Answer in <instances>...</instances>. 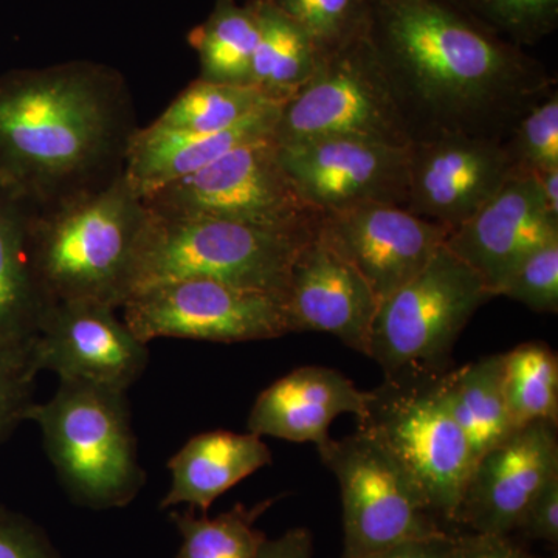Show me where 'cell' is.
<instances>
[{"label":"cell","instance_id":"6da1fadb","mask_svg":"<svg viewBox=\"0 0 558 558\" xmlns=\"http://www.w3.org/2000/svg\"><path fill=\"white\" fill-rule=\"evenodd\" d=\"M363 38L411 145L449 135L502 143L557 90L542 62L449 0H369Z\"/></svg>","mask_w":558,"mask_h":558},{"label":"cell","instance_id":"7a4b0ae2","mask_svg":"<svg viewBox=\"0 0 558 558\" xmlns=\"http://www.w3.org/2000/svg\"><path fill=\"white\" fill-rule=\"evenodd\" d=\"M116 73L89 62L17 73L0 83V172L53 201L100 167L120 142Z\"/></svg>","mask_w":558,"mask_h":558},{"label":"cell","instance_id":"3957f363","mask_svg":"<svg viewBox=\"0 0 558 558\" xmlns=\"http://www.w3.org/2000/svg\"><path fill=\"white\" fill-rule=\"evenodd\" d=\"M149 211L123 174L100 190L61 197L31 220L36 278L49 301H89L119 310L134 292Z\"/></svg>","mask_w":558,"mask_h":558},{"label":"cell","instance_id":"277c9868","mask_svg":"<svg viewBox=\"0 0 558 558\" xmlns=\"http://www.w3.org/2000/svg\"><path fill=\"white\" fill-rule=\"evenodd\" d=\"M126 392L60 380L57 392L33 402L25 416L39 428L62 487L83 508H124L145 486Z\"/></svg>","mask_w":558,"mask_h":558},{"label":"cell","instance_id":"5b68a950","mask_svg":"<svg viewBox=\"0 0 558 558\" xmlns=\"http://www.w3.org/2000/svg\"><path fill=\"white\" fill-rule=\"evenodd\" d=\"M444 373L403 369L385 376L366 396L359 429L398 462L436 519L454 524L475 461L444 398Z\"/></svg>","mask_w":558,"mask_h":558},{"label":"cell","instance_id":"8992f818","mask_svg":"<svg viewBox=\"0 0 558 558\" xmlns=\"http://www.w3.org/2000/svg\"><path fill=\"white\" fill-rule=\"evenodd\" d=\"M315 231L292 233L234 220L172 218L149 211L132 295L161 282L209 279L284 301L296 252Z\"/></svg>","mask_w":558,"mask_h":558},{"label":"cell","instance_id":"52a82bcc","mask_svg":"<svg viewBox=\"0 0 558 558\" xmlns=\"http://www.w3.org/2000/svg\"><path fill=\"white\" fill-rule=\"evenodd\" d=\"M492 299L483 278L442 245L416 277L380 301L366 357L385 376L447 371L462 330Z\"/></svg>","mask_w":558,"mask_h":558},{"label":"cell","instance_id":"ba28073f","mask_svg":"<svg viewBox=\"0 0 558 558\" xmlns=\"http://www.w3.org/2000/svg\"><path fill=\"white\" fill-rule=\"evenodd\" d=\"M142 202L160 216L234 220L292 233H312L322 218L282 168L274 135L238 146Z\"/></svg>","mask_w":558,"mask_h":558},{"label":"cell","instance_id":"9c48e42d","mask_svg":"<svg viewBox=\"0 0 558 558\" xmlns=\"http://www.w3.org/2000/svg\"><path fill=\"white\" fill-rule=\"evenodd\" d=\"M349 137L409 148L411 138L365 38L319 62L317 72L279 109L278 145Z\"/></svg>","mask_w":558,"mask_h":558},{"label":"cell","instance_id":"30bf717a","mask_svg":"<svg viewBox=\"0 0 558 558\" xmlns=\"http://www.w3.org/2000/svg\"><path fill=\"white\" fill-rule=\"evenodd\" d=\"M339 481L343 506V558H362L396 543L432 537L446 529L413 481L379 444L357 432L317 449Z\"/></svg>","mask_w":558,"mask_h":558},{"label":"cell","instance_id":"8fae6325","mask_svg":"<svg viewBox=\"0 0 558 558\" xmlns=\"http://www.w3.org/2000/svg\"><path fill=\"white\" fill-rule=\"evenodd\" d=\"M143 343L157 339L244 343L290 333L284 301L209 279H178L138 290L121 306Z\"/></svg>","mask_w":558,"mask_h":558},{"label":"cell","instance_id":"7c38bea8","mask_svg":"<svg viewBox=\"0 0 558 558\" xmlns=\"http://www.w3.org/2000/svg\"><path fill=\"white\" fill-rule=\"evenodd\" d=\"M278 153L301 199L319 215L373 202L405 205L410 146L328 137L278 145Z\"/></svg>","mask_w":558,"mask_h":558},{"label":"cell","instance_id":"4fadbf2b","mask_svg":"<svg viewBox=\"0 0 558 558\" xmlns=\"http://www.w3.org/2000/svg\"><path fill=\"white\" fill-rule=\"evenodd\" d=\"M451 229L395 204H362L325 213L318 233L365 278L379 301L424 269Z\"/></svg>","mask_w":558,"mask_h":558},{"label":"cell","instance_id":"5bb4252c","mask_svg":"<svg viewBox=\"0 0 558 558\" xmlns=\"http://www.w3.org/2000/svg\"><path fill=\"white\" fill-rule=\"evenodd\" d=\"M40 373L128 391L145 373L148 344L135 337L116 310L89 301L51 304L35 337Z\"/></svg>","mask_w":558,"mask_h":558},{"label":"cell","instance_id":"9a60e30c","mask_svg":"<svg viewBox=\"0 0 558 558\" xmlns=\"http://www.w3.org/2000/svg\"><path fill=\"white\" fill-rule=\"evenodd\" d=\"M513 178L501 143L449 135L413 143L403 208L440 226H461Z\"/></svg>","mask_w":558,"mask_h":558},{"label":"cell","instance_id":"2e32d148","mask_svg":"<svg viewBox=\"0 0 558 558\" xmlns=\"http://www.w3.org/2000/svg\"><path fill=\"white\" fill-rule=\"evenodd\" d=\"M558 475L557 425L517 428L475 462L454 524L476 534L510 535L531 499Z\"/></svg>","mask_w":558,"mask_h":558},{"label":"cell","instance_id":"e0dca14e","mask_svg":"<svg viewBox=\"0 0 558 558\" xmlns=\"http://www.w3.org/2000/svg\"><path fill=\"white\" fill-rule=\"evenodd\" d=\"M379 304L365 278L318 229L301 245L284 296L290 333L326 332L366 355Z\"/></svg>","mask_w":558,"mask_h":558},{"label":"cell","instance_id":"ac0fdd59","mask_svg":"<svg viewBox=\"0 0 558 558\" xmlns=\"http://www.w3.org/2000/svg\"><path fill=\"white\" fill-rule=\"evenodd\" d=\"M553 240L558 220L546 211L534 175H513L444 245L483 278L495 299L513 267Z\"/></svg>","mask_w":558,"mask_h":558},{"label":"cell","instance_id":"d6986e66","mask_svg":"<svg viewBox=\"0 0 558 558\" xmlns=\"http://www.w3.org/2000/svg\"><path fill=\"white\" fill-rule=\"evenodd\" d=\"M368 391H360L339 371L301 366L274 381L250 410L248 433L290 442H329V428L341 414L362 416Z\"/></svg>","mask_w":558,"mask_h":558},{"label":"cell","instance_id":"ffe728a7","mask_svg":"<svg viewBox=\"0 0 558 558\" xmlns=\"http://www.w3.org/2000/svg\"><path fill=\"white\" fill-rule=\"evenodd\" d=\"M281 106L260 110L236 126L218 132L171 131L150 123L128 137L123 178L142 199L208 167L238 146L271 137Z\"/></svg>","mask_w":558,"mask_h":558},{"label":"cell","instance_id":"44dd1931","mask_svg":"<svg viewBox=\"0 0 558 558\" xmlns=\"http://www.w3.org/2000/svg\"><path fill=\"white\" fill-rule=\"evenodd\" d=\"M271 461L269 447L253 433H199L168 461L171 484L160 509L189 505L207 513L216 499Z\"/></svg>","mask_w":558,"mask_h":558},{"label":"cell","instance_id":"7402d4cb","mask_svg":"<svg viewBox=\"0 0 558 558\" xmlns=\"http://www.w3.org/2000/svg\"><path fill=\"white\" fill-rule=\"evenodd\" d=\"M50 303L31 253V220L0 204V349L38 336Z\"/></svg>","mask_w":558,"mask_h":558},{"label":"cell","instance_id":"603a6c76","mask_svg":"<svg viewBox=\"0 0 558 558\" xmlns=\"http://www.w3.org/2000/svg\"><path fill=\"white\" fill-rule=\"evenodd\" d=\"M442 391L451 416L469 440L473 461L515 432L506 405L502 354L447 369Z\"/></svg>","mask_w":558,"mask_h":558},{"label":"cell","instance_id":"cb8c5ba5","mask_svg":"<svg viewBox=\"0 0 558 558\" xmlns=\"http://www.w3.org/2000/svg\"><path fill=\"white\" fill-rule=\"evenodd\" d=\"M189 40L199 54L201 80L250 86L259 40L255 0L245 5L216 0L207 21L190 33Z\"/></svg>","mask_w":558,"mask_h":558},{"label":"cell","instance_id":"d4e9b609","mask_svg":"<svg viewBox=\"0 0 558 558\" xmlns=\"http://www.w3.org/2000/svg\"><path fill=\"white\" fill-rule=\"evenodd\" d=\"M259 40L250 86L277 102H286L315 75L319 61L306 33L269 3L255 0Z\"/></svg>","mask_w":558,"mask_h":558},{"label":"cell","instance_id":"484cf974","mask_svg":"<svg viewBox=\"0 0 558 558\" xmlns=\"http://www.w3.org/2000/svg\"><path fill=\"white\" fill-rule=\"evenodd\" d=\"M277 105L281 102L271 100L256 87L199 78L191 83L153 124L171 131L218 132Z\"/></svg>","mask_w":558,"mask_h":558},{"label":"cell","instance_id":"4316f807","mask_svg":"<svg viewBox=\"0 0 558 558\" xmlns=\"http://www.w3.org/2000/svg\"><path fill=\"white\" fill-rule=\"evenodd\" d=\"M502 385L513 428L558 424V359L548 344L531 341L502 354Z\"/></svg>","mask_w":558,"mask_h":558},{"label":"cell","instance_id":"83f0119b","mask_svg":"<svg viewBox=\"0 0 558 558\" xmlns=\"http://www.w3.org/2000/svg\"><path fill=\"white\" fill-rule=\"evenodd\" d=\"M277 499H266L253 508L238 502L215 519H209L207 513L196 517L191 508L171 512L170 519L182 535L175 558H258L267 537L255 523Z\"/></svg>","mask_w":558,"mask_h":558},{"label":"cell","instance_id":"f1b7e54d","mask_svg":"<svg viewBox=\"0 0 558 558\" xmlns=\"http://www.w3.org/2000/svg\"><path fill=\"white\" fill-rule=\"evenodd\" d=\"M306 33L318 61L347 49L365 33L369 0H263Z\"/></svg>","mask_w":558,"mask_h":558},{"label":"cell","instance_id":"f546056e","mask_svg":"<svg viewBox=\"0 0 558 558\" xmlns=\"http://www.w3.org/2000/svg\"><path fill=\"white\" fill-rule=\"evenodd\" d=\"M513 46H535L558 27V0H449Z\"/></svg>","mask_w":558,"mask_h":558},{"label":"cell","instance_id":"4dcf8cb0","mask_svg":"<svg viewBox=\"0 0 558 558\" xmlns=\"http://www.w3.org/2000/svg\"><path fill=\"white\" fill-rule=\"evenodd\" d=\"M501 145L513 175L558 168L557 90L524 113Z\"/></svg>","mask_w":558,"mask_h":558},{"label":"cell","instance_id":"1f68e13d","mask_svg":"<svg viewBox=\"0 0 558 558\" xmlns=\"http://www.w3.org/2000/svg\"><path fill=\"white\" fill-rule=\"evenodd\" d=\"M519 301L539 314L558 312V240L529 253L499 284L495 299Z\"/></svg>","mask_w":558,"mask_h":558},{"label":"cell","instance_id":"d6a6232c","mask_svg":"<svg viewBox=\"0 0 558 558\" xmlns=\"http://www.w3.org/2000/svg\"><path fill=\"white\" fill-rule=\"evenodd\" d=\"M38 374L35 339L0 349V444L25 422Z\"/></svg>","mask_w":558,"mask_h":558},{"label":"cell","instance_id":"836d02e7","mask_svg":"<svg viewBox=\"0 0 558 558\" xmlns=\"http://www.w3.org/2000/svg\"><path fill=\"white\" fill-rule=\"evenodd\" d=\"M0 558L61 557L38 524L0 506Z\"/></svg>","mask_w":558,"mask_h":558},{"label":"cell","instance_id":"e575fe53","mask_svg":"<svg viewBox=\"0 0 558 558\" xmlns=\"http://www.w3.org/2000/svg\"><path fill=\"white\" fill-rule=\"evenodd\" d=\"M515 531L524 537L558 545V475H554L529 502Z\"/></svg>","mask_w":558,"mask_h":558},{"label":"cell","instance_id":"d590c367","mask_svg":"<svg viewBox=\"0 0 558 558\" xmlns=\"http://www.w3.org/2000/svg\"><path fill=\"white\" fill-rule=\"evenodd\" d=\"M451 558H538L517 545L509 535H457Z\"/></svg>","mask_w":558,"mask_h":558},{"label":"cell","instance_id":"8d00e7d4","mask_svg":"<svg viewBox=\"0 0 558 558\" xmlns=\"http://www.w3.org/2000/svg\"><path fill=\"white\" fill-rule=\"evenodd\" d=\"M454 545L457 535L446 531L432 537L405 539L362 558H451Z\"/></svg>","mask_w":558,"mask_h":558},{"label":"cell","instance_id":"74e56055","mask_svg":"<svg viewBox=\"0 0 558 558\" xmlns=\"http://www.w3.org/2000/svg\"><path fill=\"white\" fill-rule=\"evenodd\" d=\"M258 558H314V538L310 529H290L281 537L267 538L260 546Z\"/></svg>","mask_w":558,"mask_h":558},{"label":"cell","instance_id":"f35d334b","mask_svg":"<svg viewBox=\"0 0 558 558\" xmlns=\"http://www.w3.org/2000/svg\"><path fill=\"white\" fill-rule=\"evenodd\" d=\"M539 196L550 218L558 220V168L535 172Z\"/></svg>","mask_w":558,"mask_h":558}]
</instances>
